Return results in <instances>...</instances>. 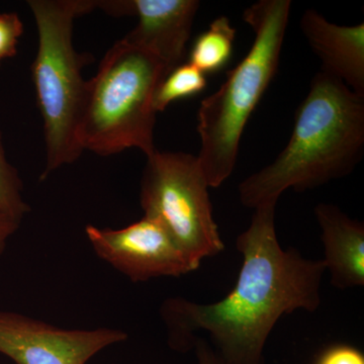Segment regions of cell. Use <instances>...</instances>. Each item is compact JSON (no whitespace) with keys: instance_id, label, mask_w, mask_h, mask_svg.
Returning a JSON list of instances; mask_svg holds the SVG:
<instances>
[{"instance_id":"1","label":"cell","mask_w":364,"mask_h":364,"mask_svg":"<svg viewBox=\"0 0 364 364\" xmlns=\"http://www.w3.org/2000/svg\"><path fill=\"white\" fill-rule=\"evenodd\" d=\"M275 207L254 210L250 225L237 238L243 263L231 293L213 304L170 298L160 309L172 348H193L198 333L229 364H262L265 344L282 316L321 306L326 272L322 260L284 249L275 231Z\"/></svg>"},{"instance_id":"2","label":"cell","mask_w":364,"mask_h":364,"mask_svg":"<svg viewBox=\"0 0 364 364\" xmlns=\"http://www.w3.org/2000/svg\"><path fill=\"white\" fill-rule=\"evenodd\" d=\"M363 152L364 97L320 70L296 111L286 147L239 184V198L253 210L277 203L287 189L301 193L349 176Z\"/></svg>"},{"instance_id":"9","label":"cell","mask_w":364,"mask_h":364,"mask_svg":"<svg viewBox=\"0 0 364 364\" xmlns=\"http://www.w3.org/2000/svg\"><path fill=\"white\" fill-rule=\"evenodd\" d=\"M200 6L198 0L124 1V16L139 21L123 39L154 55L170 72L181 65Z\"/></svg>"},{"instance_id":"8","label":"cell","mask_w":364,"mask_h":364,"mask_svg":"<svg viewBox=\"0 0 364 364\" xmlns=\"http://www.w3.org/2000/svg\"><path fill=\"white\" fill-rule=\"evenodd\" d=\"M128 339L114 328L64 329L20 313L0 311V353L16 364H86Z\"/></svg>"},{"instance_id":"7","label":"cell","mask_w":364,"mask_h":364,"mask_svg":"<svg viewBox=\"0 0 364 364\" xmlns=\"http://www.w3.org/2000/svg\"><path fill=\"white\" fill-rule=\"evenodd\" d=\"M85 234L98 257L133 282L179 277L196 270L154 218L144 215L122 229L88 225Z\"/></svg>"},{"instance_id":"12","label":"cell","mask_w":364,"mask_h":364,"mask_svg":"<svg viewBox=\"0 0 364 364\" xmlns=\"http://www.w3.org/2000/svg\"><path fill=\"white\" fill-rule=\"evenodd\" d=\"M236 30L229 18H215L205 32L198 36L191 48L189 62L203 74L215 73L227 65L232 54Z\"/></svg>"},{"instance_id":"10","label":"cell","mask_w":364,"mask_h":364,"mask_svg":"<svg viewBox=\"0 0 364 364\" xmlns=\"http://www.w3.org/2000/svg\"><path fill=\"white\" fill-rule=\"evenodd\" d=\"M301 28L322 61L321 71L364 97V23L335 25L318 11L308 9L301 16Z\"/></svg>"},{"instance_id":"5","label":"cell","mask_w":364,"mask_h":364,"mask_svg":"<svg viewBox=\"0 0 364 364\" xmlns=\"http://www.w3.org/2000/svg\"><path fill=\"white\" fill-rule=\"evenodd\" d=\"M39 35L33 79L44 124L45 181L55 170L71 164L82 154L76 130L86 81V60L73 46L74 21L100 6L93 0H30Z\"/></svg>"},{"instance_id":"3","label":"cell","mask_w":364,"mask_h":364,"mask_svg":"<svg viewBox=\"0 0 364 364\" xmlns=\"http://www.w3.org/2000/svg\"><path fill=\"white\" fill-rule=\"evenodd\" d=\"M291 9L289 0H260L244 11L253 44L221 87L200 105L198 159L210 188H219L233 173L244 129L279 68Z\"/></svg>"},{"instance_id":"18","label":"cell","mask_w":364,"mask_h":364,"mask_svg":"<svg viewBox=\"0 0 364 364\" xmlns=\"http://www.w3.org/2000/svg\"><path fill=\"white\" fill-rule=\"evenodd\" d=\"M21 222L0 208V255L6 250L9 239L18 231Z\"/></svg>"},{"instance_id":"14","label":"cell","mask_w":364,"mask_h":364,"mask_svg":"<svg viewBox=\"0 0 364 364\" xmlns=\"http://www.w3.org/2000/svg\"><path fill=\"white\" fill-rule=\"evenodd\" d=\"M23 191V181L18 170L7 161L0 133V208L21 221L31 210Z\"/></svg>"},{"instance_id":"4","label":"cell","mask_w":364,"mask_h":364,"mask_svg":"<svg viewBox=\"0 0 364 364\" xmlns=\"http://www.w3.org/2000/svg\"><path fill=\"white\" fill-rule=\"evenodd\" d=\"M169 73L151 53L124 39L112 46L86 81L76 140L81 151L111 156L136 148L154 154V97Z\"/></svg>"},{"instance_id":"13","label":"cell","mask_w":364,"mask_h":364,"mask_svg":"<svg viewBox=\"0 0 364 364\" xmlns=\"http://www.w3.org/2000/svg\"><path fill=\"white\" fill-rule=\"evenodd\" d=\"M205 74L191 63L172 69L158 85L154 97L156 112H164L169 105L183 98L195 97L207 87Z\"/></svg>"},{"instance_id":"17","label":"cell","mask_w":364,"mask_h":364,"mask_svg":"<svg viewBox=\"0 0 364 364\" xmlns=\"http://www.w3.org/2000/svg\"><path fill=\"white\" fill-rule=\"evenodd\" d=\"M198 364H229L215 350L210 342L203 338H198L193 344Z\"/></svg>"},{"instance_id":"16","label":"cell","mask_w":364,"mask_h":364,"mask_svg":"<svg viewBox=\"0 0 364 364\" xmlns=\"http://www.w3.org/2000/svg\"><path fill=\"white\" fill-rule=\"evenodd\" d=\"M316 364H364V356L349 345H335L323 352Z\"/></svg>"},{"instance_id":"6","label":"cell","mask_w":364,"mask_h":364,"mask_svg":"<svg viewBox=\"0 0 364 364\" xmlns=\"http://www.w3.org/2000/svg\"><path fill=\"white\" fill-rule=\"evenodd\" d=\"M198 156L160 152L147 157L140 186L144 215L158 220L198 269L225 249Z\"/></svg>"},{"instance_id":"11","label":"cell","mask_w":364,"mask_h":364,"mask_svg":"<svg viewBox=\"0 0 364 364\" xmlns=\"http://www.w3.org/2000/svg\"><path fill=\"white\" fill-rule=\"evenodd\" d=\"M315 215L322 231L326 270L339 289L364 286V225L336 205L318 203Z\"/></svg>"},{"instance_id":"15","label":"cell","mask_w":364,"mask_h":364,"mask_svg":"<svg viewBox=\"0 0 364 364\" xmlns=\"http://www.w3.org/2000/svg\"><path fill=\"white\" fill-rule=\"evenodd\" d=\"M23 25L16 13L0 14V64L16 54Z\"/></svg>"}]
</instances>
